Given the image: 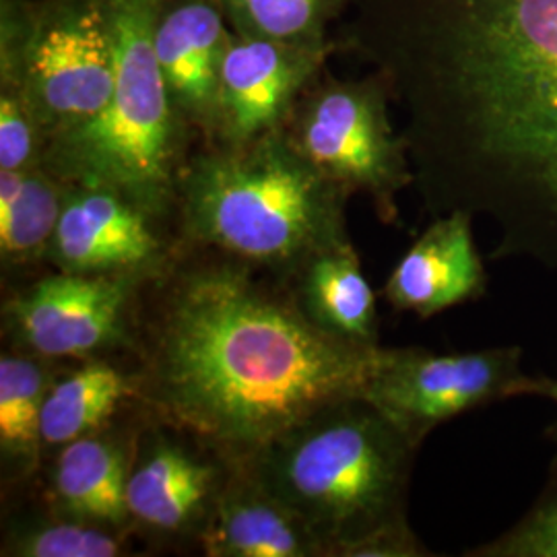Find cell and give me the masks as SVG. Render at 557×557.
<instances>
[{
  "label": "cell",
  "instance_id": "1",
  "mask_svg": "<svg viewBox=\"0 0 557 557\" xmlns=\"http://www.w3.org/2000/svg\"><path fill=\"white\" fill-rule=\"evenodd\" d=\"M218 255L178 267L140 341L137 397L225 465H244L322 409L361 397L380 345L337 337L283 278Z\"/></svg>",
  "mask_w": 557,
  "mask_h": 557
},
{
  "label": "cell",
  "instance_id": "2",
  "mask_svg": "<svg viewBox=\"0 0 557 557\" xmlns=\"http://www.w3.org/2000/svg\"><path fill=\"white\" fill-rule=\"evenodd\" d=\"M413 143L434 218L487 215L492 259L557 271V0H460Z\"/></svg>",
  "mask_w": 557,
  "mask_h": 557
},
{
  "label": "cell",
  "instance_id": "3",
  "mask_svg": "<svg viewBox=\"0 0 557 557\" xmlns=\"http://www.w3.org/2000/svg\"><path fill=\"white\" fill-rule=\"evenodd\" d=\"M347 199L283 126L200 153L184 165L178 186L188 242L283 281H294L320 255L354 244Z\"/></svg>",
  "mask_w": 557,
  "mask_h": 557
},
{
  "label": "cell",
  "instance_id": "4",
  "mask_svg": "<svg viewBox=\"0 0 557 557\" xmlns=\"http://www.w3.org/2000/svg\"><path fill=\"white\" fill-rule=\"evenodd\" d=\"M419 446L363 397L335 403L239 465L324 543L326 556L407 518Z\"/></svg>",
  "mask_w": 557,
  "mask_h": 557
},
{
  "label": "cell",
  "instance_id": "5",
  "mask_svg": "<svg viewBox=\"0 0 557 557\" xmlns=\"http://www.w3.org/2000/svg\"><path fill=\"white\" fill-rule=\"evenodd\" d=\"M114 36V89L85 124L46 143L38 165L64 184L103 186L156 220L178 200L180 116L153 48L161 0H108Z\"/></svg>",
  "mask_w": 557,
  "mask_h": 557
},
{
  "label": "cell",
  "instance_id": "6",
  "mask_svg": "<svg viewBox=\"0 0 557 557\" xmlns=\"http://www.w3.org/2000/svg\"><path fill=\"white\" fill-rule=\"evenodd\" d=\"M2 83L13 85L48 140L94 119L114 89L108 0H52L2 15Z\"/></svg>",
  "mask_w": 557,
  "mask_h": 557
},
{
  "label": "cell",
  "instance_id": "7",
  "mask_svg": "<svg viewBox=\"0 0 557 557\" xmlns=\"http://www.w3.org/2000/svg\"><path fill=\"white\" fill-rule=\"evenodd\" d=\"M283 128L326 178L368 195L380 220L397 223L398 193L416 176L409 140L395 133L379 83H320L304 91Z\"/></svg>",
  "mask_w": 557,
  "mask_h": 557
},
{
  "label": "cell",
  "instance_id": "8",
  "mask_svg": "<svg viewBox=\"0 0 557 557\" xmlns=\"http://www.w3.org/2000/svg\"><path fill=\"white\" fill-rule=\"evenodd\" d=\"M518 345L462 354L380 347L379 366L361 397L421 446L438 425L510 398H545L547 376L524 370Z\"/></svg>",
  "mask_w": 557,
  "mask_h": 557
},
{
  "label": "cell",
  "instance_id": "9",
  "mask_svg": "<svg viewBox=\"0 0 557 557\" xmlns=\"http://www.w3.org/2000/svg\"><path fill=\"white\" fill-rule=\"evenodd\" d=\"M143 278L60 271L7 299L4 333L38 358H94L128 341Z\"/></svg>",
  "mask_w": 557,
  "mask_h": 557
},
{
  "label": "cell",
  "instance_id": "10",
  "mask_svg": "<svg viewBox=\"0 0 557 557\" xmlns=\"http://www.w3.org/2000/svg\"><path fill=\"white\" fill-rule=\"evenodd\" d=\"M322 44H289L236 34L220 73V145H244L281 128L324 62Z\"/></svg>",
  "mask_w": 557,
  "mask_h": 557
},
{
  "label": "cell",
  "instance_id": "11",
  "mask_svg": "<svg viewBox=\"0 0 557 557\" xmlns=\"http://www.w3.org/2000/svg\"><path fill=\"white\" fill-rule=\"evenodd\" d=\"M156 218L103 186L66 184L48 257L66 273L156 277L165 248Z\"/></svg>",
  "mask_w": 557,
  "mask_h": 557
},
{
  "label": "cell",
  "instance_id": "12",
  "mask_svg": "<svg viewBox=\"0 0 557 557\" xmlns=\"http://www.w3.org/2000/svg\"><path fill=\"white\" fill-rule=\"evenodd\" d=\"M227 473L158 430L149 432L135 450L128 475L131 524L160 537H199Z\"/></svg>",
  "mask_w": 557,
  "mask_h": 557
},
{
  "label": "cell",
  "instance_id": "13",
  "mask_svg": "<svg viewBox=\"0 0 557 557\" xmlns=\"http://www.w3.org/2000/svg\"><path fill=\"white\" fill-rule=\"evenodd\" d=\"M490 277L473 236V215L450 211L434 221L400 257L384 283L397 312L428 320L487 294Z\"/></svg>",
  "mask_w": 557,
  "mask_h": 557
},
{
  "label": "cell",
  "instance_id": "14",
  "mask_svg": "<svg viewBox=\"0 0 557 557\" xmlns=\"http://www.w3.org/2000/svg\"><path fill=\"white\" fill-rule=\"evenodd\" d=\"M232 34L223 11L209 0L161 9L153 32L156 59L180 116L207 133L218 119L220 73Z\"/></svg>",
  "mask_w": 557,
  "mask_h": 557
},
{
  "label": "cell",
  "instance_id": "15",
  "mask_svg": "<svg viewBox=\"0 0 557 557\" xmlns=\"http://www.w3.org/2000/svg\"><path fill=\"white\" fill-rule=\"evenodd\" d=\"M199 539L211 557H329L324 543L239 465H230Z\"/></svg>",
  "mask_w": 557,
  "mask_h": 557
},
{
  "label": "cell",
  "instance_id": "16",
  "mask_svg": "<svg viewBox=\"0 0 557 557\" xmlns=\"http://www.w3.org/2000/svg\"><path fill=\"white\" fill-rule=\"evenodd\" d=\"M135 450V444L108 434L106 428L60 446L50 471L57 515L126 531L131 524L126 487Z\"/></svg>",
  "mask_w": 557,
  "mask_h": 557
},
{
  "label": "cell",
  "instance_id": "17",
  "mask_svg": "<svg viewBox=\"0 0 557 557\" xmlns=\"http://www.w3.org/2000/svg\"><path fill=\"white\" fill-rule=\"evenodd\" d=\"M304 312L337 337L379 345L376 294L361 271L356 246L320 255L294 278Z\"/></svg>",
  "mask_w": 557,
  "mask_h": 557
},
{
  "label": "cell",
  "instance_id": "18",
  "mask_svg": "<svg viewBox=\"0 0 557 557\" xmlns=\"http://www.w3.org/2000/svg\"><path fill=\"white\" fill-rule=\"evenodd\" d=\"M59 379L38 356L0 358V457L9 478H29L40 465L44 403Z\"/></svg>",
  "mask_w": 557,
  "mask_h": 557
},
{
  "label": "cell",
  "instance_id": "19",
  "mask_svg": "<svg viewBox=\"0 0 557 557\" xmlns=\"http://www.w3.org/2000/svg\"><path fill=\"white\" fill-rule=\"evenodd\" d=\"M137 397L135 376H126L108 361L91 359L83 368L54 380L41 413L44 446H64L100 432L120 405Z\"/></svg>",
  "mask_w": 557,
  "mask_h": 557
},
{
  "label": "cell",
  "instance_id": "20",
  "mask_svg": "<svg viewBox=\"0 0 557 557\" xmlns=\"http://www.w3.org/2000/svg\"><path fill=\"white\" fill-rule=\"evenodd\" d=\"M66 184L36 165L0 170V257L20 267L48 257L59 225Z\"/></svg>",
  "mask_w": 557,
  "mask_h": 557
},
{
  "label": "cell",
  "instance_id": "21",
  "mask_svg": "<svg viewBox=\"0 0 557 557\" xmlns=\"http://www.w3.org/2000/svg\"><path fill=\"white\" fill-rule=\"evenodd\" d=\"M2 556L119 557L128 556L124 531L79 518H36L7 531Z\"/></svg>",
  "mask_w": 557,
  "mask_h": 557
},
{
  "label": "cell",
  "instance_id": "22",
  "mask_svg": "<svg viewBox=\"0 0 557 557\" xmlns=\"http://www.w3.org/2000/svg\"><path fill=\"white\" fill-rule=\"evenodd\" d=\"M341 0H221L236 34L289 41L322 44L324 23Z\"/></svg>",
  "mask_w": 557,
  "mask_h": 557
},
{
  "label": "cell",
  "instance_id": "23",
  "mask_svg": "<svg viewBox=\"0 0 557 557\" xmlns=\"http://www.w3.org/2000/svg\"><path fill=\"white\" fill-rule=\"evenodd\" d=\"M467 557H557V453L535 504L498 537L465 552Z\"/></svg>",
  "mask_w": 557,
  "mask_h": 557
},
{
  "label": "cell",
  "instance_id": "24",
  "mask_svg": "<svg viewBox=\"0 0 557 557\" xmlns=\"http://www.w3.org/2000/svg\"><path fill=\"white\" fill-rule=\"evenodd\" d=\"M44 139L20 91L2 83L0 89V170L25 172L41 160Z\"/></svg>",
  "mask_w": 557,
  "mask_h": 557
},
{
  "label": "cell",
  "instance_id": "25",
  "mask_svg": "<svg viewBox=\"0 0 557 557\" xmlns=\"http://www.w3.org/2000/svg\"><path fill=\"white\" fill-rule=\"evenodd\" d=\"M432 556L419 541L409 520H397L351 545L341 557H421Z\"/></svg>",
  "mask_w": 557,
  "mask_h": 557
},
{
  "label": "cell",
  "instance_id": "26",
  "mask_svg": "<svg viewBox=\"0 0 557 557\" xmlns=\"http://www.w3.org/2000/svg\"><path fill=\"white\" fill-rule=\"evenodd\" d=\"M545 398L554 400V403L557 405V380L549 379V382H547ZM547 438L552 440V442H554V444L557 446V421L554 423V425H549V428H547Z\"/></svg>",
  "mask_w": 557,
  "mask_h": 557
}]
</instances>
